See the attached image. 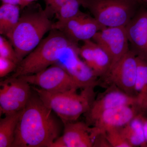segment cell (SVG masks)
<instances>
[{"mask_svg":"<svg viewBox=\"0 0 147 147\" xmlns=\"http://www.w3.org/2000/svg\"><path fill=\"white\" fill-rule=\"evenodd\" d=\"M53 113L38 95L32 94L21 111L12 147H51L61 130Z\"/></svg>","mask_w":147,"mask_h":147,"instance_id":"obj_1","label":"cell"},{"mask_svg":"<svg viewBox=\"0 0 147 147\" xmlns=\"http://www.w3.org/2000/svg\"><path fill=\"white\" fill-rule=\"evenodd\" d=\"M51 14L46 8L26 11L16 26L5 36L14 47L20 62L38 46L45 34L53 29Z\"/></svg>","mask_w":147,"mask_h":147,"instance_id":"obj_2","label":"cell"},{"mask_svg":"<svg viewBox=\"0 0 147 147\" xmlns=\"http://www.w3.org/2000/svg\"><path fill=\"white\" fill-rule=\"evenodd\" d=\"M73 43L75 42L62 32L52 29L48 35L18 64L11 77L35 74L55 64L65 49Z\"/></svg>","mask_w":147,"mask_h":147,"instance_id":"obj_3","label":"cell"},{"mask_svg":"<svg viewBox=\"0 0 147 147\" xmlns=\"http://www.w3.org/2000/svg\"><path fill=\"white\" fill-rule=\"evenodd\" d=\"M94 88V87L84 88L78 93V90L76 89L50 92L32 87L40 99L63 124L77 121L80 116L88 111L95 100Z\"/></svg>","mask_w":147,"mask_h":147,"instance_id":"obj_4","label":"cell"},{"mask_svg":"<svg viewBox=\"0 0 147 147\" xmlns=\"http://www.w3.org/2000/svg\"><path fill=\"white\" fill-rule=\"evenodd\" d=\"M105 27H125L142 5L141 0H80Z\"/></svg>","mask_w":147,"mask_h":147,"instance_id":"obj_5","label":"cell"},{"mask_svg":"<svg viewBox=\"0 0 147 147\" xmlns=\"http://www.w3.org/2000/svg\"><path fill=\"white\" fill-rule=\"evenodd\" d=\"M18 77L30 85L36 86L50 92L82 89L64 69L56 64L50 66L35 74Z\"/></svg>","mask_w":147,"mask_h":147,"instance_id":"obj_6","label":"cell"},{"mask_svg":"<svg viewBox=\"0 0 147 147\" xmlns=\"http://www.w3.org/2000/svg\"><path fill=\"white\" fill-rule=\"evenodd\" d=\"M0 85L1 114L5 115L23 110L32 96L30 84L19 77L10 76Z\"/></svg>","mask_w":147,"mask_h":147,"instance_id":"obj_7","label":"cell"},{"mask_svg":"<svg viewBox=\"0 0 147 147\" xmlns=\"http://www.w3.org/2000/svg\"><path fill=\"white\" fill-rule=\"evenodd\" d=\"M78 44L72 43L65 50L55 64L59 65L67 71L82 89L94 87L100 84V80L79 55Z\"/></svg>","mask_w":147,"mask_h":147,"instance_id":"obj_8","label":"cell"},{"mask_svg":"<svg viewBox=\"0 0 147 147\" xmlns=\"http://www.w3.org/2000/svg\"><path fill=\"white\" fill-rule=\"evenodd\" d=\"M126 105H144L137 96L125 92L114 85L108 86L102 95L94 101L86 113V123L93 125L103 112L109 109Z\"/></svg>","mask_w":147,"mask_h":147,"instance_id":"obj_9","label":"cell"},{"mask_svg":"<svg viewBox=\"0 0 147 147\" xmlns=\"http://www.w3.org/2000/svg\"><path fill=\"white\" fill-rule=\"evenodd\" d=\"M137 67V56L129 50L112 67L102 80L108 86L115 85L127 94L136 96L135 85Z\"/></svg>","mask_w":147,"mask_h":147,"instance_id":"obj_10","label":"cell"},{"mask_svg":"<svg viewBox=\"0 0 147 147\" xmlns=\"http://www.w3.org/2000/svg\"><path fill=\"white\" fill-rule=\"evenodd\" d=\"M106 28L93 17L80 11L77 15L63 22L53 23V29L62 32L71 41L78 43L92 39L98 32Z\"/></svg>","mask_w":147,"mask_h":147,"instance_id":"obj_11","label":"cell"},{"mask_svg":"<svg viewBox=\"0 0 147 147\" xmlns=\"http://www.w3.org/2000/svg\"><path fill=\"white\" fill-rule=\"evenodd\" d=\"M146 111V108L142 105H126L106 110L93 125L92 136L94 139L98 134L105 133L113 129L120 128Z\"/></svg>","mask_w":147,"mask_h":147,"instance_id":"obj_12","label":"cell"},{"mask_svg":"<svg viewBox=\"0 0 147 147\" xmlns=\"http://www.w3.org/2000/svg\"><path fill=\"white\" fill-rule=\"evenodd\" d=\"M92 40L108 53L112 61L111 68L129 50L125 27H106Z\"/></svg>","mask_w":147,"mask_h":147,"instance_id":"obj_13","label":"cell"},{"mask_svg":"<svg viewBox=\"0 0 147 147\" xmlns=\"http://www.w3.org/2000/svg\"><path fill=\"white\" fill-rule=\"evenodd\" d=\"M129 50L147 59V9L142 5L125 27Z\"/></svg>","mask_w":147,"mask_h":147,"instance_id":"obj_14","label":"cell"},{"mask_svg":"<svg viewBox=\"0 0 147 147\" xmlns=\"http://www.w3.org/2000/svg\"><path fill=\"white\" fill-rule=\"evenodd\" d=\"M79 55L98 78L103 79L111 68L112 61L108 53L92 39L84 41L79 47Z\"/></svg>","mask_w":147,"mask_h":147,"instance_id":"obj_15","label":"cell"},{"mask_svg":"<svg viewBox=\"0 0 147 147\" xmlns=\"http://www.w3.org/2000/svg\"><path fill=\"white\" fill-rule=\"evenodd\" d=\"M62 138L65 147H92L94 140L92 127L82 122H71L64 123Z\"/></svg>","mask_w":147,"mask_h":147,"instance_id":"obj_16","label":"cell"},{"mask_svg":"<svg viewBox=\"0 0 147 147\" xmlns=\"http://www.w3.org/2000/svg\"><path fill=\"white\" fill-rule=\"evenodd\" d=\"M144 116L145 114H140L120 128L122 134L131 147H147L143 126Z\"/></svg>","mask_w":147,"mask_h":147,"instance_id":"obj_17","label":"cell"},{"mask_svg":"<svg viewBox=\"0 0 147 147\" xmlns=\"http://www.w3.org/2000/svg\"><path fill=\"white\" fill-rule=\"evenodd\" d=\"M20 7L2 3L0 7V34L6 36L17 24L20 18Z\"/></svg>","mask_w":147,"mask_h":147,"instance_id":"obj_18","label":"cell"},{"mask_svg":"<svg viewBox=\"0 0 147 147\" xmlns=\"http://www.w3.org/2000/svg\"><path fill=\"white\" fill-rule=\"evenodd\" d=\"M21 111L5 115L4 118L1 119L0 147H12Z\"/></svg>","mask_w":147,"mask_h":147,"instance_id":"obj_19","label":"cell"},{"mask_svg":"<svg viewBox=\"0 0 147 147\" xmlns=\"http://www.w3.org/2000/svg\"><path fill=\"white\" fill-rule=\"evenodd\" d=\"M137 72L135 85V95L146 107L147 102V59L137 57Z\"/></svg>","mask_w":147,"mask_h":147,"instance_id":"obj_20","label":"cell"},{"mask_svg":"<svg viewBox=\"0 0 147 147\" xmlns=\"http://www.w3.org/2000/svg\"><path fill=\"white\" fill-rule=\"evenodd\" d=\"M80 0H67L55 13L59 22H63L76 16L81 11Z\"/></svg>","mask_w":147,"mask_h":147,"instance_id":"obj_21","label":"cell"},{"mask_svg":"<svg viewBox=\"0 0 147 147\" xmlns=\"http://www.w3.org/2000/svg\"><path fill=\"white\" fill-rule=\"evenodd\" d=\"M0 57L13 61L18 64L20 63L14 47L5 36H0Z\"/></svg>","mask_w":147,"mask_h":147,"instance_id":"obj_22","label":"cell"},{"mask_svg":"<svg viewBox=\"0 0 147 147\" xmlns=\"http://www.w3.org/2000/svg\"><path fill=\"white\" fill-rule=\"evenodd\" d=\"M105 134L112 147H131L122 134L120 128L108 130L106 131Z\"/></svg>","mask_w":147,"mask_h":147,"instance_id":"obj_23","label":"cell"},{"mask_svg":"<svg viewBox=\"0 0 147 147\" xmlns=\"http://www.w3.org/2000/svg\"><path fill=\"white\" fill-rule=\"evenodd\" d=\"M18 64L13 61L0 57V77H5L9 74L14 71Z\"/></svg>","mask_w":147,"mask_h":147,"instance_id":"obj_24","label":"cell"},{"mask_svg":"<svg viewBox=\"0 0 147 147\" xmlns=\"http://www.w3.org/2000/svg\"><path fill=\"white\" fill-rule=\"evenodd\" d=\"M47 8L51 14H55L67 0H45Z\"/></svg>","mask_w":147,"mask_h":147,"instance_id":"obj_25","label":"cell"},{"mask_svg":"<svg viewBox=\"0 0 147 147\" xmlns=\"http://www.w3.org/2000/svg\"><path fill=\"white\" fill-rule=\"evenodd\" d=\"M94 147H112L108 142L105 133L98 134L94 140Z\"/></svg>","mask_w":147,"mask_h":147,"instance_id":"obj_26","label":"cell"},{"mask_svg":"<svg viewBox=\"0 0 147 147\" xmlns=\"http://www.w3.org/2000/svg\"><path fill=\"white\" fill-rule=\"evenodd\" d=\"M36 1V0H20L19 6L21 8L24 9L31 4L32 3Z\"/></svg>","mask_w":147,"mask_h":147,"instance_id":"obj_27","label":"cell"},{"mask_svg":"<svg viewBox=\"0 0 147 147\" xmlns=\"http://www.w3.org/2000/svg\"><path fill=\"white\" fill-rule=\"evenodd\" d=\"M143 121L145 139L147 143V117L145 115L143 117Z\"/></svg>","mask_w":147,"mask_h":147,"instance_id":"obj_28","label":"cell"},{"mask_svg":"<svg viewBox=\"0 0 147 147\" xmlns=\"http://www.w3.org/2000/svg\"><path fill=\"white\" fill-rule=\"evenodd\" d=\"M1 1L4 3L12 4L19 6L20 5V0H1Z\"/></svg>","mask_w":147,"mask_h":147,"instance_id":"obj_29","label":"cell"},{"mask_svg":"<svg viewBox=\"0 0 147 147\" xmlns=\"http://www.w3.org/2000/svg\"><path fill=\"white\" fill-rule=\"evenodd\" d=\"M142 5L146 7H147V0H141Z\"/></svg>","mask_w":147,"mask_h":147,"instance_id":"obj_30","label":"cell"},{"mask_svg":"<svg viewBox=\"0 0 147 147\" xmlns=\"http://www.w3.org/2000/svg\"><path fill=\"white\" fill-rule=\"evenodd\" d=\"M146 108H147V102L146 103Z\"/></svg>","mask_w":147,"mask_h":147,"instance_id":"obj_31","label":"cell"}]
</instances>
